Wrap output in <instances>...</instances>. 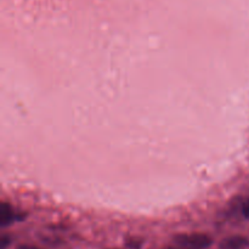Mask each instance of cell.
I'll return each instance as SVG.
<instances>
[{
  "label": "cell",
  "instance_id": "obj_5",
  "mask_svg": "<svg viewBox=\"0 0 249 249\" xmlns=\"http://www.w3.org/2000/svg\"><path fill=\"white\" fill-rule=\"evenodd\" d=\"M241 212H242V215L249 220V198L246 199V201H243Z\"/></svg>",
  "mask_w": 249,
  "mask_h": 249
},
{
  "label": "cell",
  "instance_id": "obj_6",
  "mask_svg": "<svg viewBox=\"0 0 249 249\" xmlns=\"http://www.w3.org/2000/svg\"><path fill=\"white\" fill-rule=\"evenodd\" d=\"M125 245L128 246V247H130L133 249H139V248H140V246H141V242H139L136 238H134V240H126Z\"/></svg>",
  "mask_w": 249,
  "mask_h": 249
},
{
  "label": "cell",
  "instance_id": "obj_1",
  "mask_svg": "<svg viewBox=\"0 0 249 249\" xmlns=\"http://www.w3.org/2000/svg\"><path fill=\"white\" fill-rule=\"evenodd\" d=\"M173 242L189 249H207L213 245L211 236L204 233H179L173 237Z\"/></svg>",
  "mask_w": 249,
  "mask_h": 249
},
{
  "label": "cell",
  "instance_id": "obj_7",
  "mask_svg": "<svg viewBox=\"0 0 249 249\" xmlns=\"http://www.w3.org/2000/svg\"><path fill=\"white\" fill-rule=\"evenodd\" d=\"M16 249H41L36 247V246H29V245H19L18 247H16Z\"/></svg>",
  "mask_w": 249,
  "mask_h": 249
},
{
  "label": "cell",
  "instance_id": "obj_4",
  "mask_svg": "<svg viewBox=\"0 0 249 249\" xmlns=\"http://www.w3.org/2000/svg\"><path fill=\"white\" fill-rule=\"evenodd\" d=\"M11 243V238L7 235H2L0 238V249H6Z\"/></svg>",
  "mask_w": 249,
  "mask_h": 249
},
{
  "label": "cell",
  "instance_id": "obj_8",
  "mask_svg": "<svg viewBox=\"0 0 249 249\" xmlns=\"http://www.w3.org/2000/svg\"><path fill=\"white\" fill-rule=\"evenodd\" d=\"M164 249H189V248H184V247H179V246H178V247H167V248H164Z\"/></svg>",
  "mask_w": 249,
  "mask_h": 249
},
{
  "label": "cell",
  "instance_id": "obj_2",
  "mask_svg": "<svg viewBox=\"0 0 249 249\" xmlns=\"http://www.w3.org/2000/svg\"><path fill=\"white\" fill-rule=\"evenodd\" d=\"M24 218H26V213L16 211L7 202H2L0 206V226L2 229L9 228L17 221H22Z\"/></svg>",
  "mask_w": 249,
  "mask_h": 249
},
{
  "label": "cell",
  "instance_id": "obj_3",
  "mask_svg": "<svg viewBox=\"0 0 249 249\" xmlns=\"http://www.w3.org/2000/svg\"><path fill=\"white\" fill-rule=\"evenodd\" d=\"M249 245L248 238L242 236H232L221 241L219 248L220 249H242Z\"/></svg>",
  "mask_w": 249,
  "mask_h": 249
}]
</instances>
